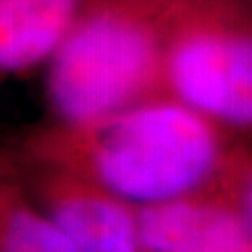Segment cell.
Listing matches in <instances>:
<instances>
[{"mask_svg": "<svg viewBox=\"0 0 252 252\" xmlns=\"http://www.w3.org/2000/svg\"><path fill=\"white\" fill-rule=\"evenodd\" d=\"M45 161L84 170L112 196L153 206L187 196L215 174V124L161 95L88 124H60L34 142Z\"/></svg>", "mask_w": 252, "mask_h": 252, "instance_id": "6da1fadb", "label": "cell"}, {"mask_svg": "<svg viewBox=\"0 0 252 252\" xmlns=\"http://www.w3.org/2000/svg\"><path fill=\"white\" fill-rule=\"evenodd\" d=\"M178 0H82L47 65L60 124H88L161 97L166 36Z\"/></svg>", "mask_w": 252, "mask_h": 252, "instance_id": "7a4b0ae2", "label": "cell"}, {"mask_svg": "<svg viewBox=\"0 0 252 252\" xmlns=\"http://www.w3.org/2000/svg\"><path fill=\"white\" fill-rule=\"evenodd\" d=\"M162 94L215 126L252 129V0H178Z\"/></svg>", "mask_w": 252, "mask_h": 252, "instance_id": "3957f363", "label": "cell"}, {"mask_svg": "<svg viewBox=\"0 0 252 252\" xmlns=\"http://www.w3.org/2000/svg\"><path fill=\"white\" fill-rule=\"evenodd\" d=\"M136 228L140 247L150 252H245L249 243L234 213L181 198L144 206Z\"/></svg>", "mask_w": 252, "mask_h": 252, "instance_id": "277c9868", "label": "cell"}, {"mask_svg": "<svg viewBox=\"0 0 252 252\" xmlns=\"http://www.w3.org/2000/svg\"><path fill=\"white\" fill-rule=\"evenodd\" d=\"M82 0H0V75L45 65Z\"/></svg>", "mask_w": 252, "mask_h": 252, "instance_id": "5b68a950", "label": "cell"}, {"mask_svg": "<svg viewBox=\"0 0 252 252\" xmlns=\"http://www.w3.org/2000/svg\"><path fill=\"white\" fill-rule=\"evenodd\" d=\"M51 219L77 252H138L140 247L136 219L108 196L63 190L54 202Z\"/></svg>", "mask_w": 252, "mask_h": 252, "instance_id": "8992f818", "label": "cell"}, {"mask_svg": "<svg viewBox=\"0 0 252 252\" xmlns=\"http://www.w3.org/2000/svg\"><path fill=\"white\" fill-rule=\"evenodd\" d=\"M9 209L0 226V252H77L51 217L23 206Z\"/></svg>", "mask_w": 252, "mask_h": 252, "instance_id": "52a82bcc", "label": "cell"}, {"mask_svg": "<svg viewBox=\"0 0 252 252\" xmlns=\"http://www.w3.org/2000/svg\"><path fill=\"white\" fill-rule=\"evenodd\" d=\"M247 209H249V226H251L252 232V178L251 185H249V194H247Z\"/></svg>", "mask_w": 252, "mask_h": 252, "instance_id": "ba28073f", "label": "cell"}]
</instances>
